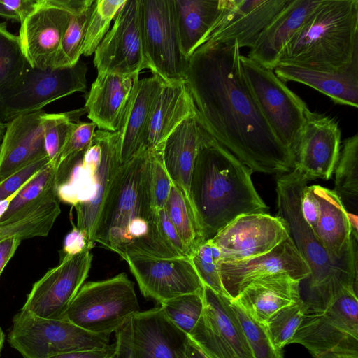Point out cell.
Returning <instances> with one entry per match:
<instances>
[{"label":"cell","instance_id":"obj_61","mask_svg":"<svg viewBox=\"0 0 358 358\" xmlns=\"http://www.w3.org/2000/svg\"><path fill=\"white\" fill-rule=\"evenodd\" d=\"M109 358H118V356L117 355L116 350L115 351V352Z\"/></svg>","mask_w":358,"mask_h":358},{"label":"cell","instance_id":"obj_17","mask_svg":"<svg viewBox=\"0 0 358 358\" xmlns=\"http://www.w3.org/2000/svg\"><path fill=\"white\" fill-rule=\"evenodd\" d=\"M288 236L281 217L253 213L236 217L209 241L220 249L221 262H231L266 253Z\"/></svg>","mask_w":358,"mask_h":358},{"label":"cell","instance_id":"obj_45","mask_svg":"<svg viewBox=\"0 0 358 358\" xmlns=\"http://www.w3.org/2000/svg\"><path fill=\"white\" fill-rule=\"evenodd\" d=\"M162 144L148 150V180L150 194L157 211L164 208L173 182L165 169Z\"/></svg>","mask_w":358,"mask_h":358},{"label":"cell","instance_id":"obj_25","mask_svg":"<svg viewBox=\"0 0 358 358\" xmlns=\"http://www.w3.org/2000/svg\"><path fill=\"white\" fill-rule=\"evenodd\" d=\"M322 1L289 0L263 30L247 57L261 66L273 70L287 44Z\"/></svg>","mask_w":358,"mask_h":358},{"label":"cell","instance_id":"obj_21","mask_svg":"<svg viewBox=\"0 0 358 358\" xmlns=\"http://www.w3.org/2000/svg\"><path fill=\"white\" fill-rule=\"evenodd\" d=\"M289 0H223L221 13L203 43L236 41L250 49Z\"/></svg>","mask_w":358,"mask_h":358},{"label":"cell","instance_id":"obj_47","mask_svg":"<svg viewBox=\"0 0 358 358\" xmlns=\"http://www.w3.org/2000/svg\"><path fill=\"white\" fill-rule=\"evenodd\" d=\"M96 127L93 122H77L60 152L56 169L67 157L83 150L90 144Z\"/></svg>","mask_w":358,"mask_h":358},{"label":"cell","instance_id":"obj_5","mask_svg":"<svg viewBox=\"0 0 358 358\" xmlns=\"http://www.w3.org/2000/svg\"><path fill=\"white\" fill-rule=\"evenodd\" d=\"M120 164L118 132L98 129L85 149L57 167V196L76 209V227L85 234L90 250L96 243L101 208Z\"/></svg>","mask_w":358,"mask_h":358},{"label":"cell","instance_id":"obj_46","mask_svg":"<svg viewBox=\"0 0 358 358\" xmlns=\"http://www.w3.org/2000/svg\"><path fill=\"white\" fill-rule=\"evenodd\" d=\"M48 164L47 157L36 159L0 182V200L6 199L20 191Z\"/></svg>","mask_w":358,"mask_h":358},{"label":"cell","instance_id":"obj_51","mask_svg":"<svg viewBox=\"0 0 358 358\" xmlns=\"http://www.w3.org/2000/svg\"><path fill=\"white\" fill-rule=\"evenodd\" d=\"M87 248V241L85 234L76 226L66 234L63 244V256L74 255Z\"/></svg>","mask_w":358,"mask_h":358},{"label":"cell","instance_id":"obj_50","mask_svg":"<svg viewBox=\"0 0 358 358\" xmlns=\"http://www.w3.org/2000/svg\"><path fill=\"white\" fill-rule=\"evenodd\" d=\"M114 343L118 358H135L131 338L130 320L115 333Z\"/></svg>","mask_w":358,"mask_h":358},{"label":"cell","instance_id":"obj_8","mask_svg":"<svg viewBox=\"0 0 358 358\" xmlns=\"http://www.w3.org/2000/svg\"><path fill=\"white\" fill-rule=\"evenodd\" d=\"M10 345L24 358H48L110 348L109 336L91 333L66 319H47L20 310L8 335Z\"/></svg>","mask_w":358,"mask_h":358},{"label":"cell","instance_id":"obj_36","mask_svg":"<svg viewBox=\"0 0 358 358\" xmlns=\"http://www.w3.org/2000/svg\"><path fill=\"white\" fill-rule=\"evenodd\" d=\"M85 108L62 113H45L41 118L44 145L48 163L56 168L59 156Z\"/></svg>","mask_w":358,"mask_h":358},{"label":"cell","instance_id":"obj_30","mask_svg":"<svg viewBox=\"0 0 358 358\" xmlns=\"http://www.w3.org/2000/svg\"><path fill=\"white\" fill-rule=\"evenodd\" d=\"M273 71L284 83H300L327 96L335 103L358 107V56L348 66L334 71L290 65L279 66Z\"/></svg>","mask_w":358,"mask_h":358},{"label":"cell","instance_id":"obj_15","mask_svg":"<svg viewBox=\"0 0 358 358\" xmlns=\"http://www.w3.org/2000/svg\"><path fill=\"white\" fill-rule=\"evenodd\" d=\"M99 72L139 74L148 69L143 46L141 0H127L94 52Z\"/></svg>","mask_w":358,"mask_h":358},{"label":"cell","instance_id":"obj_58","mask_svg":"<svg viewBox=\"0 0 358 358\" xmlns=\"http://www.w3.org/2000/svg\"><path fill=\"white\" fill-rule=\"evenodd\" d=\"M313 358H358V356L348 355L336 353H325Z\"/></svg>","mask_w":358,"mask_h":358},{"label":"cell","instance_id":"obj_20","mask_svg":"<svg viewBox=\"0 0 358 358\" xmlns=\"http://www.w3.org/2000/svg\"><path fill=\"white\" fill-rule=\"evenodd\" d=\"M286 273L303 281L310 275V268L289 236L269 252L248 259L220 262L222 287L231 299L252 280L275 273Z\"/></svg>","mask_w":358,"mask_h":358},{"label":"cell","instance_id":"obj_40","mask_svg":"<svg viewBox=\"0 0 358 358\" xmlns=\"http://www.w3.org/2000/svg\"><path fill=\"white\" fill-rule=\"evenodd\" d=\"M29 65L19 36L10 32L5 22H0V89L17 79Z\"/></svg>","mask_w":358,"mask_h":358},{"label":"cell","instance_id":"obj_53","mask_svg":"<svg viewBox=\"0 0 358 358\" xmlns=\"http://www.w3.org/2000/svg\"><path fill=\"white\" fill-rule=\"evenodd\" d=\"M22 241L17 236H11L0 241V275L14 255Z\"/></svg>","mask_w":358,"mask_h":358},{"label":"cell","instance_id":"obj_4","mask_svg":"<svg viewBox=\"0 0 358 358\" xmlns=\"http://www.w3.org/2000/svg\"><path fill=\"white\" fill-rule=\"evenodd\" d=\"M278 176L277 216L285 222L289 237L310 271L309 294L304 300L306 313L320 312L345 288L357 290V248L345 259H333L301 213V199L308 181L295 168Z\"/></svg>","mask_w":358,"mask_h":358},{"label":"cell","instance_id":"obj_2","mask_svg":"<svg viewBox=\"0 0 358 358\" xmlns=\"http://www.w3.org/2000/svg\"><path fill=\"white\" fill-rule=\"evenodd\" d=\"M148 159V150H143L117 169L101 208L95 243L123 259L127 256L184 257L160 232L150 191Z\"/></svg>","mask_w":358,"mask_h":358},{"label":"cell","instance_id":"obj_6","mask_svg":"<svg viewBox=\"0 0 358 358\" xmlns=\"http://www.w3.org/2000/svg\"><path fill=\"white\" fill-rule=\"evenodd\" d=\"M357 56L358 0H322L287 44L277 66L334 71Z\"/></svg>","mask_w":358,"mask_h":358},{"label":"cell","instance_id":"obj_59","mask_svg":"<svg viewBox=\"0 0 358 358\" xmlns=\"http://www.w3.org/2000/svg\"><path fill=\"white\" fill-rule=\"evenodd\" d=\"M5 341V334L0 327V355Z\"/></svg>","mask_w":358,"mask_h":358},{"label":"cell","instance_id":"obj_38","mask_svg":"<svg viewBox=\"0 0 358 358\" xmlns=\"http://www.w3.org/2000/svg\"><path fill=\"white\" fill-rule=\"evenodd\" d=\"M93 7L94 3L90 7L71 15L52 68L72 66L79 61Z\"/></svg>","mask_w":358,"mask_h":358},{"label":"cell","instance_id":"obj_44","mask_svg":"<svg viewBox=\"0 0 358 358\" xmlns=\"http://www.w3.org/2000/svg\"><path fill=\"white\" fill-rule=\"evenodd\" d=\"M190 259L203 284L227 296L220 275V249L210 241H207L198 247Z\"/></svg>","mask_w":358,"mask_h":358},{"label":"cell","instance_id":"obj_10","mask_svg":"<svg viewBox=\"0 0 358 358\" xmlns=\"http://www.w3.org/2000/svg\"><path fill=\"white\" fill-rule=\"evenodd\" d=\"M246 83L265 120L294 155L306 115V102L274 73L248 57L241 55Z\"/></svg>","mask_w":358,"mask_h":358},{"label":"cell","instance_id":"obj_9","mask_svg":"<svg viewBox=\"0 0 358 358\" xmlns=\"http://www.w3.org/2000/svg\"><path fill=\"white\" fill-rule=\"evenodd\" d=\"M86 64L41 69L30 64L9 85L0 89V122L36 112L48 103L76 92H85Z\"/></svg>","mask_w":358,"mask_h":358},{"label":"cell","instance_id":"obj_18","mask_svg":"<svg viewBox=\"0 0 358 358\" xmlns=\"http://www.w3.org/2000/svg\"><path fill=\"white\" fill-rule=\"evenodd\" d=\"M124 259L142 294L159 304L184 294L203 292V284L189 257L127 256Z\"/></svg>","mask_w":358,"mask_h":358},{"label":"cell","instance_id":"obj_16","mask_svg":"<svg viewBox=\"0 0 358 358\" xmlns=\"http://www.w3.org/2000/svg\"><path fill=\"white\" fill-rule=\"evenodd\" d=\"M93 255L88 248L64 255L57 266L37 280L21 310L47 319H65L67 309L87 278Z\"/></svg>","mask_w":358,"mask_h":358},{"label":"cell","instance_id":"obj_23","mask_svg":"<svg viewBox=\"0 0 358 358\" xmlns=\"http://www.w3.org/2000/svg\"><path fill=\"white\" fill-rule=\"evenodd\" d=\"M44 113L41 110L6 123L0 145V182L27 164L47 157L41 124Z\"/></svg>","mask_w":358,"mask_h":358},{"label":"cell","instance_id":"obj_55","mask_svg":"<svg viewBox=\"0 0 358 358\" xmlns=\"http://www.w3.org/2000/svg\"><path fill=\"white\" fill-rule=\"evenodd\" d=\"M184 358H207L199 348L189 339L187 341Z\"/></svg>","mask_w":358,"mask_h":358},{"label":"cell","instance_id":"obj_32","mask_svg":"<svg viewBox=\"0 0 358 358\" xmlns=\"http://www.w3.org/2000/svg\"><path fill=\"white\" fill-rule=\"evenodd\" d=\"M180 41L189 57L201 46L217 21L223 0H173Z\"/></svg>","mask_w":358,"mask_h":358},{"label":"cell","instance_id":"obj_52","mask_svg":"<svg viewBox=\"0 0 358 358\" xmlns=\"http://www.w3.org/2000/svg\"><path fill=\"white\" fill-rule=\"evenodd\" d=\"M0 3L14 13L21 22L34 9L38 0H0Z\"/></svg>","mask_w":358,"mask_h":358},{"label":"cell","instance_id":"obj_27","mask_svg":"<svg viewBox=\"0 0 358 358\" xmlns=\"http://www.w3.org/2000/svg\"><path fill=\"white\" fill-rule=\"evenodd\" d=\"M301 282L286 273L260 277L231 300L255 320L264 324L276 311L301 299Z\"/></svg>","mask_w":358,"mask_h":358},{"label":"cell","instance_id":"obj_3","mask_svg":"<svg viewBox=\"0 0 358 358\" xmlns=\"http://www.w3.org/2000/svg\"><path fill=\"white\" fill-rule=\"evenodd\" d=\"M252 173L213 137L201 147L192 174L189 200L203 242L241 215L267 213Z\"/></svg>","mask_w":358,"mask_h":358},{"label":"cell","instance_id":"obj_48","mask_svg":"<svg viewBox=\"0 0 358 358\" xmlns=\"http://www.w3.org/2000/svg\"><path fill=\"white\" fill-rule=\"evenodd\" d=\"M157 217L160 232L168 245L181 257L190 258L189 250L168 217L164 208L157 211Z\"/></svg>","mask_w":358,"mask_h":358},{"label":"cell","instance_id":"obj_42","mask_svg":"<svg viewBox=\"0 0 358 358\" xmlns=\"http://www.w3.org/2000/svg\"><path fill=\"white\" fill-rule=\"evenodd\" d=\"M167 318L189 335L199 320L203 308V292L184 294L159 304Z\"/></svg>","mask_w":358,"mask_h":358},{"label":"cell","instance_id":"obj_56","mask_svg":"<svg viewBox=\"0 0 358 358\" xmlns=\"http://www.w3.org/2000/svg\"><path fill=\"white\" fill-rule=\"evenodd\" d=\"M20 191L15 192L14 194H13L12 196L6 199L0 200V220L8 210L12 200L15 198V196L17 194V193Z\"/></svg>","mask_w":358,"mask_h":358},{"label":"cell","instance_id":"obj_35","mask_svg":"<svg viewBox=\"0 0 358 358\" xmlns=\"http://www.w3.org/2000/svg\"><path fill=\"white\" fill-rule=\"evenodd\" d=\"M164 209L192 256L198 247L204 242L189 201L173 183Z\"/></svg>","mask_w":358,"mask_h":358},{"label":"cell","instance_id":"obj_19","mask_svg":"<svg viewBox=\"0 0 358 358\" xmlns=\"http://www.w3.org/2000/svg\"><path fill=\"white\" fill-rule=\"evenodd\" d=\"M341 132L334 118L308 110L294 152V168L308 181L329 180L339 156Z\"/></svg>","mask_w":358,"mask_h":358},{"label":"cell","instance_id":"obj_22","mask_svg":"<svg viewBox=\"0 0 358 358\" xmlns=\"http://www.w3.org/2000/svg\"><path fill=\"white\" fill-rule=\"evenodd\" d=\"M130 324L135 358H184L188 335L167 318L159 306L135 314Z\"/></svg>","mask_w":358,"mask_h":358},{"label":"cell","instance_id":"obj_1","mask_svg":"<svg viewBox=\"0 0 358 358\" xmlns=\"http://www.w3.org/2000/svg\"><path fill=\"white\" fill-rule=\"evenodd\" d=\"M236 41L205 43L189 57L185 84L208 134L252 172L281 175L294 157L275 135L246 83Z\"/></svg>","mask_w":358,"mask_h":358},{"label":"cell","instance_id":"obj_60","mask_svg":"<svg viewBox=\"0 0 358 358\" xmlns=\"http://www.w3.org/2000/svg\"><path fill=\"white\" fill-rule=\"evenodd\" d=\"M6 130V124L2 123L0 122V145L1 143V141L4 134Z\"/></svg>","mask_w":358,"mask_h":358},{"label":"cell","instance_id":"obj_54","mask_svg":"<svg viewBox=\"0 0 358 358\" xmlns=\"http://www.w3.org/2000/svg\"><path fill=\"white\" fill-rule=\"evenodd\" d=\"M115 351V343L106 350L78 351L62 353L48 358H109Z\"/></svg>","mask_w":358,"mask_h":358},{"label":"cell","instance_id":"obj_26","mask_svg":"<svg viewBox=\"0 0 358 358\" xmlns=\"http://www.w3.org/2000/svg\"><path fill=\"white\" fill-rule=\"evenodd\" d=\"M139 74L99 72L85 96L87 117L99 129L117 131Z\"/></svg>","mask_w":358,"mask_h":358},{"label":"cell","instance_id":"obj_31","mask_svg":"<svg viewBox=\"0 0 358 358\" xmlns=\"http://www.w3.org/2000/svg\"><path fill=\"white\" fill-rule=\"evenodd\" d=\"M163 83L155 75L136 80L117 131L121 164L140 152L151 110Z\"/></svg>","mask_w":358,"mask_h":358},{"label":"cell","instance_id":"obj_49","mask_svg":"<svg viewBox=\"0 0 358 358\" xmlns=\"http://www.w3.org/2000/svg\"><path fill=\"white\" fill-rule=\"evenodd\" d=\"M301 213L305 222L313 229L316 227L320 217V203L313 186H306L301 199Z\"/></svg>","mask_w":358,"mask_h":358},{"label":"cell","instance_id":"obj_7","mask_svg":"<svg viewBox=\"0 0 358 358\" xmlns=\"http://www.w3.org/2000/svg\"><path fill=\"white\" fill-rule=\"evenodd\" d=\"M138 312L134 283L122 273L83 284L71 302L65 319L91 333L109 336Z\"/></svg>","mask_w":358,"mask_h":358},{"label":"cell","instance_id":"obj_29","mask_svg":"<svg viewBox=\"0 0 358 358\" xmlns=\"http://www.w3.org/2000/svg\"><path fill=\"white\" fill-rule=\"evenodd\" d=\"M313 186L320 203V217L314 233L333 259H345L357 248V238L352 235L348 212L334 190Z\"/></svg>","mask_w":358,"mask_h":358},{"label":"cell","instance_id":"obj_14","mask_svg":"<svg viewBox=\"0 0 358 358\" xmlns=\"http://www.w3.org/2000/svg\"><path fill=\"white\" fill-rule=\"evenodd\" d=\"M94 0H38L20 22L19 38L23 53L32 67H52L71 17L90 7Z\"/></svg>","mask_w":358,"mask_h":358},{"label":"cell","instance_id":"obj_33","mask_svg":"<svg viewBox=\"0 0 358 358\" xmlns=\"http://www.w3.org/2000/svg\"><path fill=\"white\" fill-rule=\"evenodd\" d=\"M58 198L49 200L36 209L0 223V241L11 236L22 240L47 236L61 213Z\"/></svg>","mask_w":358,"mask_h":358},{"label":"cell","instance_id":"obj_34","mask_svg":"<svg viewBox=\"0 0 358 358\" xmlns=\"http://www.w3.org/2000/svg\"><path fill=\"white\" fill-rule=\"evenodd\" d=\"M57 169L49 163L38 172L17 193L0 220L30 212L43 203L57 198Z\"/></svg>","mask_w":358,"mask_h":358},{"label":"cell","instance_id":"obj_37","mask_svg":"<svg viewBox=\"0 0 358 358\" xmlns=\"http://www.w3.org/2000/svg\"><path fill=\"white\" fill-rule=\"evenodd\" d=\"M333 189L341 201L357 202L358 195V134L345 138L341 145L334 169Z\"/></svg>","mask_w":358,"mask_h":358},{"label":"cell","instance_id":"obj_24","mask_svg":"<svg viewBox=\"0 0 358 358\" xmlns=\"http://www.w3.org/2000/svg\"><path fill=\"white\" fill-rule=\"evenodd\" d=\"M211 137L196 113L178 125L162 143L165 169L190 206V182L196 157L201 147Z\"/></svg>","mask_w":358,"mask_h":358},{"label":"cell","instance_id":"obj_12","mask_svg":"<svg viewBox=\"0 0 358 358\" xmlns=\"http://www.w3.org/2000/svg\"><path fill=\"white\" fill-rule=\"evenodd\" d=\"M144 52L149 69L166 83L185 81L189 59L182 51L173 0H141Z\"/></svg>","mask_w":358,"mask_h":358},{"label":"cell","instance_id":"obj_39","mask_svg":"<svg viewBox=\"0 0 358 358\" xmlns=\"http://www.w3.org/2000/svg\"><path fill=\"white\" fill-rule=\"evenodd\" d=\"M306 313V302L301 299L280 308L263 324L275 348L282 350L289 344Z\"/></svg>","mask_w":358,"mask_h":358},{"label":"cell","instance_id":"obj_57","mask_svg":"<svg viewBox=\"0 0 358 358\" xmlns=\"http://www.w3.org/2000/svg\"><path fill=\"white\" fill-rule=\"evenodd\" d=\"M0 16L8 20H13L20 22L18 17L12 11L6 8L0 3Z\"/></svg>","mask_w":358,"mask_h":358},{"label":"cell","instance_id":"obj_41","mask_svg":"<svg viewBox=\"0 0 358 358\" xmlns=\"http://www.w3.org/2000/svg\"><path fill=\"white\" fill-rule=\"evenodd\" d=\"M126 1H94L92 13L87 27L82 55L88 57L95 52L109 31L112 20L115 19Z\"/></svg>","mask_w":358,"mask_h":358},{"label":"cell","instance_id":"obj_11","mask_svg":"<svg viewBox=\"0 0 358 358\" xmlns=\"http://www.w3.org/2000/svg\"><path fill=\"white\" fill-rule=\"evenodd\" d=\"M290 343L313 357L325 353L358 356V301L353 287L344 289L322 311L306 313Z\"/></svg>","mask_w":358,"mask_h":358},{"label":"cell","instance_id":"obj_43","mask_svg":"<svg viewBox=\"0 0 358 358\" xmlns=\"http://www.w3.org/2000/svg\"><path fill=\"white\" fill-rule=\"evenodd\" d=\"M254 358H283V351L273 345L263 324L252 318L231 300Z\"/></svg>","mask_w":358,"mask_h":358},{"label":"cell","instance_id":"obj_13","mask_svg":"<svg viewBox=\"0 0 358 358\" xmlns=\"http://www.w3.org/2000/svg\"><path fill=\"white\" fill-rule=\"evenodd\" d=\"M203 308L188 335L207 358H254L231 299L203 285Z\"/></svg>","mask_w":358,"mask_h":358},{"label":"cell","instance_id":"obj_28","mask_svg":"<svg viewBox=\"0 0 358 358\" xmlns=\"http://www.w3.org/2000/svg\"><path fill=\"white\" fill-rule=\"evenodd\" d=\"M196 113L194 101L185 81L164 82L153 103L140 152L162 144L178 125Z\"/></svg>","mask_w":358,"mask_h":358}]
</instances>
